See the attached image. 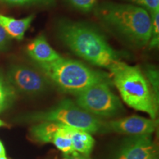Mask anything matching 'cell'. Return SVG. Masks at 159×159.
Masks as SVG:
<instances>
[{
    "label": "cell",
    "mask_w": 159,
    "mask_h": 159,
    "mask_svg": "<svg viewBox=\"0 0 159 159\" xmlns=\"http://www.w3.org/2000/svg\"><path fill=\"white\" fill-rule=\"evenodd\" d=\"M57 34L75 55L91 64L110 69L119 61L118 54L105 38L90 25L62 21L57 27Z\"/></svg>",
    "instance_id": "cell-1"
},
{
    "label": "cell",
    "mask_w": 159,
    "mask_h": 159,
    "mask_svg": "<svg viewBox=\"0 0 159 159\" xmlns=\"http://www.w3.org/2000/svg\"><path fill=\"white\" fill-rule=\"evenodd\" d=\"M99 19L122 39L139 47L148 44L152 17L146 9L128 4L105 3L97 8Z\"/></svg>",
    "instance_id": "cell-2"
},
{
    "label": "cell",
    "mask_w": 159,
    "mask_h": 159,
    "mask_svg": "<svg viewBox=\"0 0 159 159\" xmlns=\"http://www.w3.org/2000/svg\"><path fill=\"white\" fill-rule=\"evenodd\" d=\"M110 71L123 101L130 108L147 113L151 119H156L158 99L140 69L119 61Z\"/></svg>",
    "instance_id": "cell-3"
},
{
    "label": "cell",
    "mask_w": 159,
    "mask_h": 159,
    "mask_svg": "<svg viewBox=\"0 0 159 159\" xmlns=\"http://www.w3.org/2000/svg\"><path fill=\"white\" fill-rule=\"evenodd\" d=\"M37 65L49 81L61 90L76 95L98 83L110 82L106 73L94 70L75 60L61 57L54 62Z\"/></svg>",
    "instance_id": "cell-4"
},
{
    "label": "cell",
    "mask_w": 159,
    "mask_h": 159,
    "mask_svg": "<svg viewBox=\"0 0 159 159\" xmlns=\"http://www.w3.org/2000/svg\"><path fill=\"white\" fill-rule=\"evenodd\" d=\"M26 119L59 123L87 131L91 134L98 132L102 126V122L96 116L83 110L69 99H64L48 110L32 114Z\"/></svg>",
    "instance_id": "cell-5"
},
{
    "label": "cell",
    "mask_w": 159,
    "mask_h": 159,
    "mask_svg": "<svg viewBox=\"0 0 159 159\" xmlns=\"http://www.w3.org/2000/svg\"><path fill=\"white\" fill-rule=\"evenodd\" d=\"M110 82L97 83L77 95L76 104L87 112L99 116H112L122 108L120 100L109 86Z\"/></svg>",
    "instance_id": "cell-6"
},
{
    "label": "cell",
    "mask_w": 159,
    "mask_h": 159,
    "mask_svg": "<svg viewBox=\"0 0 159 159\" xmlns=\"http://www.w3.org/2000/svg\"><path fill=\"white\" fill-rule=\"evenodd\" d=\"M8 79L20 92L31 96L44 93L49 89L50 82L41 71L23 65L12 66Z\"/></svg>",
    "instance_id": "cell-7"
},
{
    "label": "cell",
    "mask_w": 159,
    "mask_h": 159,
    "mask_svg": "<svg viewBox=\"0 0 159 159\" xmlns=\"http://www.w3.org/2000/svg\"><path fill=\"white\" fill-rule=\"evenodd\" d=\"M157 123L156 119L131 116L108 122L105 125V129L108 131L134 136H143L152 134L156 130Z\"/></svg>",
    "instance_id": "cell-8"
},
{
    "label": "cell",
    "mask_w": 159,
    "mask_h": 159,
    "mask_svg": "<svg viewBox=\"0 0 159 159\" xmlns=\"http://www.w3.org/2000/svg\"><path fill=\"white\" fill-rule=\"evenodd\" d=\"M156 156V147L151 135H143L127 140L115 159H152Z\"/></svg>",
    "instance_id": "cell-9"
},
{
    "label": "cell",
    "mask_w": 159,
    "mask_h": 159,
    "mask_svg": "<svg viewBox=\"0 0 159 159\" xmlns=\"http://www.w3.org/2000/svg\"><path fill=\"white\" fill-rule=\"evenodd\" d=\"M27 52L36 63L54 62L61 57L43 35L38 36L27 45Z\"/></svg>",
    "instance_id": "cell-10"
},
{
    "label": "cell",
    "mask_w": 159,
    "mask_h": 159,
    "mask_svg": "<svg viewBox=\"0 0 159 159\" xmlns=\"http://www.w3.org/2000/svg\"><path fill=\"white\" fill-rule=\"evenodd\" d=\"M35 16L30 15L24 19H17L0 13V25L11 38L19 41L23 39L25 33L33 21Z\"/></svg>",
    "instance_id": "cell-11"
},
{
    "label": "cell",
    "mask_w": 159,
    "mask_h": 159,
    "mask_svg": "<svg viewBox=\"0 0 159 159\" xmlns=\"http://www.w3.org/2000/svg\"><path fill=\"white\" fill-rule=\"evenodd\" d=\"M71 143L75 152L89 156L94 146V139L90 133L80 129L68 126Z\"/></svg>",
    "instance_id": "cell-12"
},
{
    "label": "cell",
    "mask_w": 159,
    "mask_h": 159,
    "mask_svg": "<svg viewBox=\"0 0 159 159\" xmlns=\"http://www.w3.org/2000/svg\"><path fill=\"white\" fill-rule=\"evenodd\" d=\"M61 124L53 122H41L34 125L30 129V134L37 142L52 144L57 133L61 128Z\"/></svg>",
    "instance_id": "cell-13"
},
{
    "label": "cell",
    "mask_w": 159,
    "mask_h": 159,
    "mask_svg": "<svg viewBox=\"0 0 159 159\" xmlns=\"http://www.w3.org/2000/svg\"><path fill=\"white\" fill-rule=\"evenodd\" d=\"M52 144L56 148L63 152L64 155L74 153L75 152L73 148L71 139L68 130V125L61 124V128L57 133Z\"/></svg>",
    "instance_id": "cell-14"
},
{
    "label": "cell",
    "mask_w": 159,
    "mask_h": 159,
    "mask_svg": "<svg viewBox=\"0 0 159 159\" xmlns=\"http://www.w3.org/2000/svg\"><path fill=\"white\" fill-rule=\"evenodd\" d=\"M13 95L11 89L0 77V112L8 106L13 99Z\"/></svg>",
    "instance_id": "cell-15"
},
{
    "label": "cell",
    "mask_w": 159,
    "mask_h": 159,
    "mask_svg": "<svg viewBox=\"0 0 159 159\" xmlns=\"http://www.w3.org/2000/svg\"><path fill=\"white\" fill-rule=\"evenodd\" d=\"M152 17V30L148 45L150 49L158 47L159 43V11L150 13Z\"/></svg>",
    "instance_id": "cell-16"
},
{
    "label": "cell",
    "mask_w": 159,
    "mask_h": 159,
    "mask_svg": "<svg viewBox=\"0 0 159 159\" xmlns=\"http://www.w3.org/2000/svg\"><path fill=\"white\" fill-rule=\"evenodd\" d=\"M70 5L80 11L88 13L94 9L97 0H67Z\"/></svg>",
    "instance_id": "cell-17"
},
{
    "label": "cell",
    "mask_w": 159,
    "mask_h": 159,
    "mask_svg": "<svg viewBox=\"0 0 159 159\" xmlns=\"http://www.w3.org/2000/svg\"><path fill=\"white\" fill-rule=\"evenodd\" d=\"M150 13L159 11V0H131Z\"/></svg>",
    "instance_id": "cell-18"
},
{
    "label": "cell",
    "mask_w": 159,
    "mask_h": 159,
    "mask_svg": "<svg viewBox=\"0 0 159 159\" xmlns=\"http://www.w3.org/2000/svg\"><path fill=\"white\" fill-rule=\"evenodd\" d=\"M0 1L12 5H33V4L49 5L53 2L54 0H0Z\"/></svg>",
    "instance_id": "cell-19"
},
{
    "label": "cell",
    "mask_w": 159,
    "mask_h": 159,
    "mask_svg": "<svg viewBox=\"0 0 159 159\" xmlns=\"http://www.w3.org/2000/svg\"><path fill=\"white\" fill-rule=\"evenodd\" d=\"M11 37L0 25V51H3L8 46Z\"/></svg>",
    "instance_id": "cell-20"
},
{
    "label": "cell",
    "mask_w": 159,
    "mask_h": 159,
    "mask_svg": "<svg viewBox=\"0 0 159 159\" xmlns=\"http://www.w3.org/2000/svg\"><path fill=\"white\" fill-rule=\"evenodd\" d=\"M148 77L150 79V81L149 83L152 84L153 85V91L155 94H158V72L156 71H152V70H149V74H148Z\"/></svg>",
    "instance_id": "cell-21"
},
{
    "label": "cell",
    "mask_w": 159,
    "mask_h": 159,
    "mask_svg": "<svg viewBox=\"0 0 159 159\" xmlns=\"http://www.w3.org/2000/svg\"><path fill=\"white\" fill-rule=\"evenodd\" d=\"M63 159H89L86 156L84 155H79L78 152H74V153L64 155Z\"/></svg>",
    "instance_id": "cell-22"
},
{
    "label": "cell",
    "mask_w": 159,
    "mask_h": 159,
    "mask_svg": "<svg viewBox=\"0 0 159 159\" xmlns=\"http://www.w3.org/2000/svg\"><path fill=\"white\" fill-rule=\"evenodd\" d=\"M5 156V149L2 142L0 141V156Z\"/></svg>",
    "instance_id": "cell-23"
},
{
    "label": "cell",
    "mask_w": 159,
    "mask_h": 159,
    "mask_svg": "<svg viewBox=\"0 0 159 159\" xmlns=\"http://www.w3.org/2000/svg\"><path fill=\"white\" fill-rule=\"evenodd\" d=\"M5 123L2 120H1V119H0V128L2 126H5Z\"/></svg>",
    "instance_id": "cell-24"
},
{
    "label": "cell",
    "mask_w": 159,
    "mask_h": 159,
    "mask_svg": "<svg viewBox=\"0 0 159 159\" xmlns=\"http://www.w3.org/2000/svg\"><path fill=\"white\" fill-rule=\"evenodd\" d=\"M0 159H7V157H6V156H0Z\"/></svg>",
    "instance_id": "cell-25"
},
{
    "label": "cell",
    "mask_w": 159,
    "mask_h": 159,
    "mask_svg": "<svg viewBox=\"0 0 159 159\" xmlns=\"http://www.w3.org/2000/svg\"><path fill=\"white\" fill-rule=\"evenodd\" d=\"M152 159H158V157H157V156H156Z\"/></svg>",
    "instance_id": "cell-26"
}]
</instances>
